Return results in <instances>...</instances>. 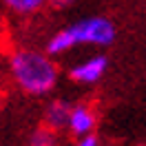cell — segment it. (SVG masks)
I'll return each mask as SVG.
<instances>
[{"label":"cell","instance_id":"obj_1","mask_svg":"<svg viewBox=\"0 0 146 146\" xmlns=\"http://www.w3.org/2000/svg\"><path fill=\"white\" fill-rule=\"evenodd\" d=\"M9 78L22 93L27 95H46L58 84V64L53 62V55L46 51L36 49H18L9 55Z\"/></svg>","mask_w":146,"mask_h":146},{"label":"cell","instance_id":"obj_2","mask_svg":"<svg viewBox=\"0 0 146 146\" xmlns=\"http://www.w3.org/2000/svg\"><path fill=\"white\" fill-rule=\"evenodd\" d=\"M117 29L106 16H89L78 22H73L69 27L55 31L53 36L46 40V53L58 58L73 51L75 46H111L115 42Z\"/></svg>","mask_w":146,"mask_h":146},{"label":"cell","instance_id":"obj_3","mask_svg":"<svg viewBox=\"0 0 146 146\" xmlns=\"http://www.w3.org/2000/svg\"><path fill=\"white\" fill-rule=\"evenodd\" d=\"M109 71V58L104 53H93L89 58L80 60L78 64H73L71 71H69V78L78 84H84V86H91V84H98L106 75Z\"/></svg>","mask_w":146,"mask_h":146},{"label":"cell","instance_id":"obj_4","mask_svg":"<svg viewBox=\"0 0 146 146\" xmlns=\"http://www.w3.org/2000/svg\"><path fill=\"white\" fill-rule=\"evenodd\" d=\"M95 126H98V113L91 104H73L66 131L73 137H82L89 133H95Z\"/></svg>","mask_w":146,"mask_h":146},{"label":"cell","instance_id":"obj_5","mask_svg":"<svg viewBox=\"0 0 146 146\" xmlns=\"http://www.w3.org/2000/svg\"><path fill=\"white\" fill-rule=\"evenodd\" d=\"M71 109H73V104L69 100H62V98L51 100L46 104V109H44V124L51 126V128H55V131L66 128L69 117H71Z\"/></svg>","mask_w":146,"mask_h":146},{"label":"cell","instance_id":"obj_6","mask_svg":"<svg viewBox=\"0 0 146 146\" xmlns=\"http://www.w3.org/2000/svg\"><path fill=\"white\" fill-rule=\"evenodd\" d=\"M2 5L16 16H33L49 5V0H2Z\"/></svg>","mask_w":146,"mask_h":146},{"label":"cell","instance_id":"obj_7","mask_svg":"<svg viewBox=\"0 0 146 146\" xmlns=\"http://www.w3.org/2000/svg\"><path fill=\"white\" fill-rule=\"evenodd\" d=\"M29 146H58V131L42 124L29 137Z\"/></svg>","mask_w":146,"mask_h":146},{"label":"cell","instance_id":"obj_8","mask_svg":"<svg viewBox=\"0 0 146 146\" xmlns=\"http://www.w3.org/2000/svg\"><path fill=\"white\" fill-rule=\"evenodd\" d=\"M73 146H100V137L95 133H89V135H82V137H75Z\"/></svg>","mask_w":146,"mask_h":146},{"label":"cell","instance_id":"obj_9","mask_svg":"<svg viewBox=\"0 0 146 146\" xmlns=\"http://www.w3.org/2000/svg\"><path fill=\"white\" fill-rule=\"evenodd\" d=\"M75 0H49V5L53 7V9H69Z\"/></svg>","mask_w":146,"mask_h":146},{"label":"cell","instance_id":"obj_10","mask_svg":"<svg viewBox=\"0 0 146 146\" xmlns=\"http://www.w3.org/2000/svg\"><path fill=\"white\" fill-rule=\"evenodd\" d=\"M0 98H2V86H0Z\"/></svg>","mask_w":146,"mask_h":146}]
</instances>
